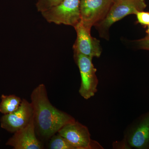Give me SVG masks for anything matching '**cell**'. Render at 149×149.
Listing matches in <instances>:
<instances>
[{"instance_id":"cell-1","label":"cell","mask_w":149,"mask_h":149,"mask_svg":"<svg viewBox=\"0 0 149 149\" xmlns=\"http://www.w3.org/2000/svg\"><path fill=\"white\" fill-rule=\"evenodd\" d=\"M30 102L36 131L43 139H50L64 125L75 120L70 115L52 104L44 84H40L32 91Z\"/></svg>"},{"instance_id":"cell-2","label":"cell","mask_w":149,"mask_h":149,"mask_svg":"<svg viewBox=\"0 0 149 149\" xmlns=\"http://www.w3.org/2000/svg\"><path fill=\"white\" fill-rule=\"evenodd\" d=\"M146 6L144 0H116L104 18L95 26L102 38L106 39L108 37L110 27L115 22L127 15H136L138 12L143 10Z\"/></svg>"},{"instance_id":"cell-3","label":"cell","mask_w":149,"mask_h":149,"mask_svg":"<svg viewBox=\"0 0 149 149\" xmlns=\"http://www.w3.org/2000/svg\"><path fill=\"white\" fill-rule=\"evenodd\" d=\"M80 0H63L41 13L48 22L74 27L80 21Z\"/></svg>"},{"instance_id":"cell-4","label":"cell","mask_w":149,"mask_h":149,"mask_svg":"<svg viewBox=\"0 0 149 149\" xmlns=\"http://www.w3.org/2000/svg\"><path fill=\"white\" fill-rule=\"evenodd\" d=\"M74 57L81 76L79 93L83 98L88 100L97 91L99 81L96 75L97 69L92 62L93 58L77 53H74Z\"/></svg>"},{"instance_id":"cell-5","label":"cell","mask_w":149,"mask_h":149,"mask_svg":"<svg viewBox=\"0 0 149 149\" xmlns=\"http://www.w3.org/2000/svg\"><path fill=\"white\" fill-rule=\"evenodd\" d=\"M58 133L69 141L75 149H102L103 147L91 139L87 126L76 121L64 125Z\"/></svg>"},{"instance_id":"cell-6","label":"cell","mask_w":149,"mask_h":149,"mask_svg":"<svg viewBox=\"0 0 149 149\" xmlns=\"http://www.w3.org/2000/svg\"><path fill=\"white\" fill-rule=\"evenodd\" d=\"M123 139L131 148L149 149V111L141 115L127 126Z\"/></svg>"},{"instance_id":"cell-7","label":"cell","mask_w":149,"mask_h":149,"mask_svg":"<svg viewBox=\"0 0 149 149\" xmlns=\"http://www.w3.org/2000/svg\"><path fill=\"white\" fill-rule=\"evenodd\" d=\"M113 0H80V21L91 31L106 16L113 3Z\"/></svg>"},{"instance_id":"cell-8","label":"cell","mask_w":149,"mask_h":149,"mask_svg":"<svg viewBox=\"0 0 149 149\" xmlns=\"http://www.w3.org/2000/svg\"><path fill=\"white\" fill-rule=\"evenodd\" d=\"M33 119V108L31 102L22 99L19 107L1 119V127L12 133L24 128Z\"/></svg>"},{"instance_id":"cell-9","label":"cell","mask_w":149,"mask_h":149,"mask_svg":"<svg viewBox=\"0 0 149 149\" xmlns=\"http://www.w3.org/2000/svg\"><path fill=\"white\" fill-rule=\"evenodd\" d=\"M77 33V39L73 45L74 53L80 54L90 57L99 58L102 54L100 42L92 37L91 31L81 21L74 27Z\"/></svg>"},{"instance_id":"cell-10","label":"cell","mask_w":149,"mask_h":149,"mask_svg":"<svg viewBox=\"0 0 149 149\" xmlns=\"http://www.w3.org/2000/svg\"><path fill=\"white\" fill-rule=\"evenodd\" d=\"M6 145L15 149H42V144L36 136L34 119L26 126L14 133Z\"/></svg>"},{"instance_id":"cell-11","label":"cell","mask_w":149,"mask_h":149,"mask_svg":"<svg viewBox=\"0 0 149 149\" xmlns=\"http://www.w3.org/2000/svg\"><path fill=\"white\" fill-rule=\"evenodd\" d=\"M0 103V112L3 114H8L16 110L20 106L22 100L15 95H2Z\"/></svg>"},{"instance_id":"cell-12","label":"cell","mask_w":149,"mask_h":149,"mask_svg":"<svg viewBox=\"0 0 149 149\" xmlns=\"http://www.w3.org/2000/svg\"><path fill=\"white\" fill-rule=\"evenodd\" d=\"M49 148L51 149H75L73 146L64 137L58 133L51 138Z\"/></svg>"},{"instance_id":"cell-13","label":"cell","mask_w":149,"mask_h":149,"mask_svg":"<svg viewBox=\"0 0 149 149\" xmlns=\"http://www.w3.org/2000/svg\"><path fill=\"white\" fill-rule=\"evenodd\" d=\"M63 0H39L37 4V10L41 13L58 5Z\"/></svg>"},{"instance_id":"cell-14","label":"cell","mask_w":149,"mask_h":149,"mask_svg":"<svg viewBox=\"0 0 149 149\" xmlns=\"http://www.w3.org/2000/svg\"><path fill=\"white\" fill-rule=\"evenodd\" d=\"M137 19L139 23L144 25L149 24V13L141 11L136 14Z\"/></svg>"},{"instance_id":"cell-15","label":"cell","mask_w":149,"mask_h":149,"mask_svg":"<svg viewBox=\"0 0 149 149\" xmlns=\"http://www.w3.org/2000/svg\"><path fill=\"white\" fill-rule=\"evenodd\" d=\"M113 148V149H132L128 142L125 139L120 141L113 142L112 144Z\"/></svg>"},{"instance_id":"cell-16","label":"cell","mask_w":149,"mask_h":149,"mask_svg":"<svg viewBox=\"0 0 149 149\" xmlns=\"http://www.w3.org/2000/svg\"><path fill=\"white\" fill-rule=\"evenodd\" d=\"M138 44L141 49L149 50V36L139 40Z\"/></svg>"},{"instance_id":"cell-17","label":"cell","mask_w":149,"mask_h":149,"mask_svg":"<svg viewBox=\"0 0 149 149\" xmlns=\"http://www.w3.org/2000/svg\"><path fill=\"white\" fill-rule=\"evenodd\" d=\"M148 26V30H147V32L148 33V34L149 36V24Z\"/></svg>"},{"instance_id":"cell-18","label":"cell","mask_w":149,"mask_h":149,"mask_svg":"<svg viewBox=\"0 0 149 149\" xmlns=\"http://www.w3.org/2000/svg\"><path fill=\"white\" fill-rule=\"evenodd\" d=\"M113 1H116V0H113Z\"/></svg>"}]
</instances>
